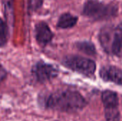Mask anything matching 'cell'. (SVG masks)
Wrapping results in <instances>:
<instances>
[{
	"instance_id": "obj_1",
	"label": "cell",
	"mask_w": 122,
	"mask_h": 121,
	"mask_svg": "<svg viewBox=\"0 0 122 121\" xmlns=\"http://www.w3.org/2000/svg\"><path fill=\"white\" fill-rule=\"evenodd\" d=\"M39 103L46 109L68 113L80 111L87 106V101L79 92L70 89L41 95Z\"/></svg>"
},
{
	"instance_id": "obj_2",
	"label": "cell",
	"mask_w": 122,
	"mask_h": 121,
	"mask_svg": "<svg viewBox=\"0 0 122 121\" xmlns=\"http://www.w3.org/2000/svg\"><path fill=\"white\" fill-rule=\"evenodd\" d=\"M99 39L107 53L122 58V22L116 27L112 26L103 27L99 32Z\"/></svg>"
},
{
	"instance_id": "obj_3",
	"label": "cell",
	"mask_w": 122,
	"mask_h": 121,
	"mask_svg": "<svg viewBox=\"0 0 122 121\" xmlns=\"http://www.w3.org/2000/svg\"><path fill=\"white\" fill-rule=\"evenodd\" d=\"M119 7L113 3L106 4L99 0H87L83 6L82 15L93 20H109L116 17Z\"/></svg>"
},
{
	"instance_id": "obj_4",
	"label": "cell",
	"mask_w": 122,
	"mask_h": 121,
	"mask_svg": "<svg viewBox=\"0 0 122 121\" xmlns=\"http://www.w3.org/2000/svg\"><path fill=\"white\" fill-rule=\"evenodd\" d=\"M62 63L64 66L73 71L89 78H94V76L97 65L92 59L80 56L70 55L66 56Z\"/></svg>"
},
{
	"instance_id": "obj_5",
	"label": "cell",
	"mask_w": 122,
	"mask_h": 121,
	"mask_svg": "<svg viewBox=\"0 0 122 121\" xmlns=\"http://www.w3.org/2000/svg\"><path fill=\"white\" fill-rule=\"evenodd\" d=\"M102 101L104 107L107 121H119L120 113L119 110V97L116 92L106 90L102 93Z\"/></svg>"
},
{
	"instance_id": "obj_6",
	"label": "cell",
	"mask_w": 122,
	"mask_h": 121,
	"mask_svg": "<svg viewBox=\"0 0 122 121\" xmlns=\"http://www.w3.org/2000/svg\"><path fill=\"white\" fill-rule=\"evenodd\" d=\"M31 74L36 81L44 83L55 78L59 74V70L52 64L39 61L33 66Z\"/></svg>"
},
{
	"instance_id": "obj_7",
	"label": "cell",
	"mask_w": 122,
	"mask_h": 121,
	"mask_svg": "<svg viewBox=\"0 0 122 121\" xmlns=\"http://www.w3.org/2000/svg\"><path fill=\"white\" fill-rule=\"evenodd\" d=\"M54 36V33L46 21H40L35 24L34 37L39 46L46 47L51 42Z\"/></svg>"
},
{
	"instance_id": "obj_8",
	"label": "cell",
	"mask_w": 122,
	"mask_h": 121,
	"mask_svg": "<svg viewBox=\"0 0 122 121\" xmlns=\"http://www.w3.org/2000/svg\"><path fill=\"white\" fill-rule=\"evenodd\" d=\"M100 78L106 82H112L122 86V70L114 66H104L99 71Z\"/></svg>"
},
{
	"instance_id": "obj_9",
	"label": "cell",
	"mask_w": 122,
	"mask_h": 121,
	"mask_svg": "<svg viewBox=\"0 0 122 121\" xmlns=\"http://www.w3.org/2000/svg\"><path fill=\"white\" fill-rule=\"evenodd\" d=\"M78 17L71 13H63L59 17L56 23V27L61 29H68L73 28L78 22Z\"/></svg>"
},
{
	"instance_id": "obj_10",
	"label": "cell",
	"mask_w": 122,
	"mask_h": 121,
	"mask_svg": "<svg viewBox=\"0 0 122 121\" xmlns=\"http://www.w3.org/2000/svg\"><path fill=\"white\" fill-rule=\"evenodd\" d=\"M76 48L81 52L89 56L94 57L97 56V49L93 43L89 41H78L75 44Z\"/></svg>"
},
{
	"instance_id": "obj_11",
	"label": "cell",
	"mask_w": 122,
	"mask_h": 121,
	"mask_svg": "<svg viewBox=\"0 0 122 121\" xmlns=\"http://www.w3.org/2000/svg\"><path fill=\"white\" fill-rule=\"evenodd\" d=\"M9 38V27L8 21L0 17V48L4 47Z\"/></svg>"
},
{
	"instance_id": "obj_12",
	"label": "cell",
	"mask_w": 122,
	"mask_h": 121,
	"mask_svg": "<svg viewBox=\"0 0 122 121\" xmlns=\"http://www.w3.org/2000/svg\"><path fill=\"white\" fill-rule=\"evenodd\" d=\"M2 3L4 6V11L5 14V19L9 21L8 19L11 18L13 16V0H2Z\"/></svg>"
},
{
	"instance_id": "obj_13",
	"label": "cell",
	"mask_w": 122,
	"mask_h": 121,
	"mask_svg": "<svg viewBox=\"0 0 122 121\" xmlns=\"http://www.w3.org/2000/svg\"><path fill=\"white\" fill-rule=\"evenodd\" d=\"M44 4V0H28V9L29 11H36L40 9Z\"/></svg>"
},
{
	"instance_id": "obj_14",
	"label": "cell",
	"mask_w": 122,
	"mask_h": 121,
	"mask_svg": "<svg viewBox=\"0 0 122 121\" xmlns=\"http://www.w3.org/2000/svg\"><path fill=\"white\" fill-rule=\"evenodd\" d=\"M6 75H7V73H6V69L1 65H0V83L2 82L6 78Z\"/></svg>"
}]
</instances>
